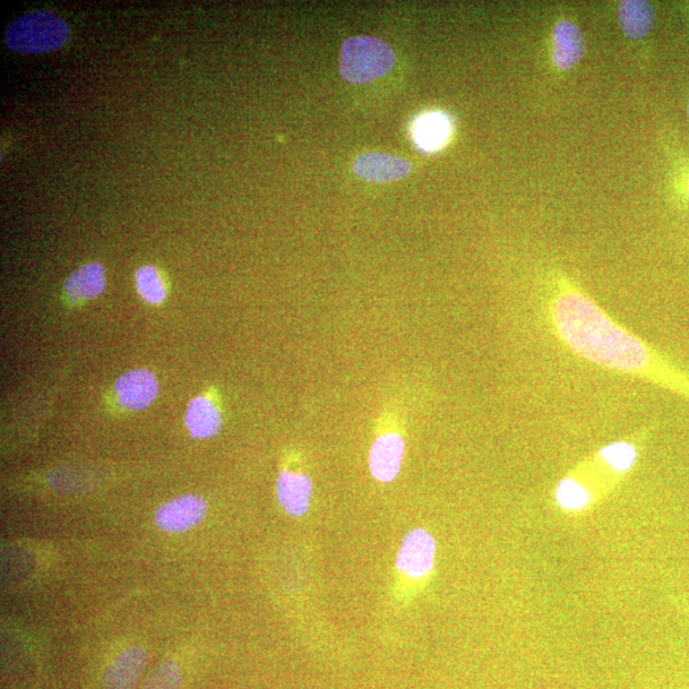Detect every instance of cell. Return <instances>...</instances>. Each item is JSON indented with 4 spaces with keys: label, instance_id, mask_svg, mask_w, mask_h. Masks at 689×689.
Listing matches in <instances>:
<instances>
[{
    "label": "cell",
    "instance_id": "6da1fadb",
    "mask_svg": "<svg viewBox=\"0 0 689 689\" xmlns=\"http://www.w3.org/2000/svg\"><path fill=\"white\" fill-rule=\"evenodd\" d=\"M550 317L559 338L577 356L689 400V373L619 326L583 292L559 290L551 300Z\"/></svg>",
    "mask_w": 689,
    "mask_h": 689
},
{
    "label": "cell",
    "instance_id": "7a4b0ae2",
    "mask_svg": "<svg viewBox=\"0 0 689 689\" xmlns=\"http://www.w3.org/2000/svg\"><path fill=\"white\" fill-rule=\"evenodd\" d=\"M69 37L71 29L62 17L50 11H33L8 26L4 41L16 53L41 54L64 47Z\"/></svg>",
    "mask_w": 689,
    "mask_h": 689
},
{
    "label": "cell",
    "instance_id": "3957f363",
    "mask_svg": "<svg viewBox=\"0 0 689 689\" xmlns=\"http://www.w3.org/2000/svg\"><path fill=\"white\" fill-rule=\"evenodd\" d=\"M395 62L387 42L372 37L350 38L341 48L340 72L350 83L366 84L390 73Z\"/></svg>",
    "mask_w": 689,
    "mask_h": 689
},
{
    "label": "cell",
    "instance_id": "277c9868",
    "mask_svg": "<svg viewBox=\"0 0 689 689\" xmlns=\"http://www.w3.org/2000/svg\"><path fill=\"white\" fill-rule=\"evenodd\" d=\"M437 558V541L425 529H412L405 536L396 556V570L411 581H421L432 573Z\"/></svg>",
    "mask_w": 689,
    "mask_h": 689
},
{
    "label": "cell",
    "instance_id": "5b68a950",
    "mask_svg": "<svg viewBox=\"0 0 689 689\" xmlns=\"http://www.w3.org/2000/svg\"><path fill=\"white\" fill-rule=\"evenodd\" d=\"M207 503L200 496L187 495L170 499L154 513V522L166 532H186L200 525L207 515Z\"/></svg>",
    "mask_w": 689,
    "mask_h": 689
},
{
    "label": "cell",
    "instance_id": "8992f818",
    "mask_svg": "<svg viewBox=\"0 0 689 689\" xmlns=\"http://www.w3.org/2000/svg\"><path fill=\"white\" fill-rule=\"evenodd\" d=\"M405 451H407L405 439L395 430L377 436L369 452V469L372 477L379 482H391L398 478Z\"/></svg>",
    "mask_w": 689,
    "mask_h": 689
},
{
    "label": "cell",
    "instance_id": "52a82bcc",
    "mask_svg": "<svg viewBox=\"0 0 689 689\" xmlns=\"http://www.w3.org/2000/svg\"><path fill=\"white\" fill-rule=\"evenodd\" d=\"M114 389L120 407L138 411L149 408L158 398L159 382L150 370L134 369L120 376Z\"/></svg>",
    "mask_w": 689,
    "mask_h": 689
},
{
    "label": "cell",
    "instance_id": "ba28073f",
    "mask_svg": "<svg viewBox=\"0 0 689 689\" xmlns=\"http://www.w3.org/2000/svg\"><path fill=\"white\" fill-rule=\"evenodd\" d=\"M279 505L292 517L304 516L312 503L313 481L306 472L282 470L276 482Z\"/></svg>",
    "mask_w": 689,
    "mask_h": 689
},
{
    "label": "cell",
    "instance_id": "9c48e42d",
    "mask_svg": "<svg viewBox=\"0 0 689 689\" xmlns=\"http://www.w3.org/2000/svg\"><path fill=\"white\" fill-rule=\"evenodd\" d=\"M149 653L140 646H132L120 652L110 662L103 676L107 689H134L148 666Z\"/></svg>",
    "mask_w": 689,
    "mask_h": 689
},
{
    "label": "cell",
    "instance_id": "30bf717a",
    "mask_svg": "<svg viewBox=\"0 0 689 689\" xmlns=\"http://www.w3.org/2000/svg\"><path fill=\"white\" fill-rule=\"evenodd\" d=\"M355 171L372 183H390L407 178L411 167L407 160L386 153H363L355 161Z\"/></svg>",
    "mask_w": 689,
    "mask_h": 689
},
{
    "label": "cell",
    "instance_id": "8fae6325",
    "mask_svg": "<svg viewBox=\"0 0 689 689\" xmlns=\"http://www.w3.org/2000/svg\"><path fill=\"white\" fill-rule=\"evenodd\" d=\"M186 425L193 438H212L222 427L221 412L210 399L198 396L188 405Z\"/></svg>",
    "mask_w": 689,
    "mask_h": 689
},
{
    "label": "cell",
    "instance_id": "7c38bea8",
    "mask_svg": "<svg viewBox=\"0 0 689 689\" xmlns=\"http://www.w3.org/2000/svg\"><path fill=\"white\" fill-rule=\"evenodd\" d=\"M585 44L582 33L570 21L558 22L553 32V62L558 68L571 69L580 62Z\"/></svg>",
    "mask_w": 689,
    "mask_h": 689
},
{
    "label": "cell",
    "instance_id": "4fadbf2b",
    "mask_svg": "<svg viewBox=\"0 0 689 689\" xmlns=\"http://www.w3.org/2000/svg\"><path fill=\"white\" fill-rule=\"evenodd\" d=\"M106 289V270L100 263L83 264L66 281L67 296L73 300H91Z\"/></svg>",
    "mask_w": 689,
    "mask_h": 689
},
{
    "label": "cell",
    "instance_id": "5bb4252c",
    "mask_svg": "<svg viewBox=\"0 0 689 689\" xmlns=\"http://www.w3.org/2000/svg\"><path fill=\"white\" fill-rule=\"evenodd\" d=\"M450 134V119L439 111L420 117L413 126V140L419 149L427 152L441 150Z\"/></svg>",
    "mask_w": 689,
    "mask_h": 689
},
{
    "label": "cell",
    "instance_id": "9a60e30c",
    "mask_svg": "<svg viewBox=\"0 0 689 689\" xmlns=\"http://www.w3.org/2000/svg\"><path fill=\"white\" fill-rule=\"evenodd\" d=\"M618 16L625 33L632 39H642L652 29L653 10L648 2L627 0L619 4Z\"/></svg>",
    "mask_w": 689,
    "mask_h": 689
},
{
    "label": "cell",
    "instance_id": "2e32d148",
    "mask_svg": "<svg viewBox=\"0 0 689 689\" xmlns=\"http://www.w3.org/2000/svg\"><path fill=\"white\" fill-rule=\"evenodd\" d=\"M559 508L567 512H581L593 502V497L588 488H585L573 477H566L558 482L555 493Z\"/></svg>",
    "mask_w": 689,
    "mask_h": 689
},
{
    "label": "cell",
    "instance_id": "e0dca14e",
    "mask_svg": "<svg viewBox=\"0 0 689 689\" xmlns=\"http://www.w3.org/2000/svg\"><path fill=\"white\" fill-rule=\"evenodd\" d=\"M599 458L622 477L630 472L639 460V448L630 441H617L600 448Z\"/></svg>",
    "mask_w": 689,
    "mask_h": 689
},
{
    "label": "cell",
    "instance_id": "ac0fdd59",
    "mask_svg": "<svg viewBox=\"0 0 689 689\" xmlns=\"http://www.w3.org/2000/svg\"><path fill=\"white\" fill-rule=\"evenodd\" d=\"M136 287L142 299L150 304H160L167 298L166 283L152 266H143L136 272Z\"/></svg>",
    "mask_w": 689,
    "mask_h": 689
},
{
    "label": "cell",
    "instance_id": "d6986e66",
    "mask_svg": "<svg viewBox=\"0 0 689 689\" xmlns=\"http://www.w3.org/2000/svg\"><path fill=\"white\" fill-rule=\"evenodd\" d=\"M182 682V670L176 661L169 660L152 671L143 689H180Z\"/></svg>",
    "mask_w": 689,
    "mask_h": 689
}]
</instances>
